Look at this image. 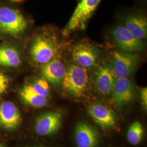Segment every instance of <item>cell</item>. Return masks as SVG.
Returning <instances> with one entry per match:
<instances>
[{"mask_svg":"<svg viewBox=\"0 0 147 147\" xmlns=\"http://www.w3.org/2000/svg\"><path fill=\"white\" fill-rule=\"evenodd\" d=\"M89 82L87 69L76 64H71L67 68L62 83L69 94L75 98L84 96L88 89Z\"/></svg>","mask_w":147,"mask_h":147,"instance_id":"obj_1","label":"cell"},{"mask_svg":"<svg viewBox=\"0 0 147 147\" xmlns=\"http://www.w3.org/2000/svg\"><path fill=\"white\" fill-rule=\"evenodd\" d=\"M58 44L56 39L46 34L34 38L30 49V55L34 63L44 65L57 56Z\"/></svg>","mask_w":147,"mask_h":147,"instance_id":"obj_2","label":"cell"},{"mask_svg":"<svg viewBox=\"0 0 147 147\" xmlns=\"http://www.w3.org/2000/svg\"><path fill=\"white\" fill-rule=\"evenodd\" d=\"M101 0H81L68 24L63 29V34L68 36L73 32L84 30L88 21L97 8Z\"/></svg>","mask_w":147,"mask_h":147,"instance_id":"obj_3","label":"cell"},{"mask_svg":"<svg viewBox=\"0 0 147 147\" xmlns=\"http://www.w3.org/2000/svg\"><path fill=\"white\" fill-rule=\"evenodd\" d=\"M27 27V21L19 11L7 7H0V30L12 36H20Z\"/></svg>","mask_w":147,"mask_h":147,"instance_id":"obj_4","label":"cell"},{"mask_svg":"<svg viewBox=\"0 0 147 147\" xmlns=\"http://www.w3.org/2000/svg\"><path fill=\"white\" fill-rule=\"evenodd\" d=\"M138 61V56L131 53L117 50L111 53L110 66L116 78H127L134 71Z\"/></svg>","mask_w":147,"mask_h":147,"instance_id":"obj_5","label":"cell"},{"mask_svg":"<svg viewBox=\"0 0 147 147\" xmlns=\"http://www.w3.org/2000/svg\"><path fill=\"white\" fill-rule=\"evenodd\" d=\"M71 54L75 64L86 69L93 67L98 62L100 55L96 47L86 42L76 44L72 49Z\"/></svg>","mask_w":147,"mask_h":147,"instance_id":"obj_6","label":"cell"},{"mask_svg":"<svg viewBox=\"0 0 147 147\" xmlns=\"http://www.w3.org/2000/svg\"><path fill=\"white\" fill-rule=\"evenodd\" d=\"M62 116L57 111L48 112L38 117L34 130L38 135L42 136L54 135L62 125Z\"/></svg>","mask_w":147,"mask_h":147,"instance_id":"obj_7","label":"cell"},{"mask_svg":"<svg viewBox=\"0 0 147 147\" xmlns=\"http://www.w3.org/2000/svg\"><path fill=\"white\" fill-rule=\"evenodd\" d=\"M111 33L116 44L123 51L131 53L138 52L144 47L142 40L133 36L123 26L116 27Z\"/></svg>","mask_w":147,"mask_h":147,"instance_id":"obj_8","label":"cell"},{"mask_svg":"<svg viewBox=\"0 0 147 147\" xmlns=\"http://www.w3.org/2000/svg\"><path fill=\"white\" fill-rule=\"evenodd\" d=\"M135 94V86L131 80L128 78H116L111 94L117 106H123L130 103Z\"/></svg>","mask_w":147,"mask_h":147,"instance_id":"obj_9","label":"cell"},{"mask_svg":"<svg viewBox=\"0 0 147 147\" xmlns=\"http://www.w3.org/2000/svg\"><path fill=\"white\" fill-rule=\"evenodd\" d=\"M74 136L77 147H96L100 141L99 133L96 129L84 121L76 125Z\"/></svg>","mask_w":147,"mask_h":147,"instance_id":"obj_10","label":"cell"},{"mask_svg":"<svg viewBox=\"0 0 147 147\" xmlns=\"http://www.w3.org/2000/svg\"><path fill=\"white\" fill-rule=\"evenodd\" d=\"M21 123L20 112L16 105L11 101L0 104V126L8 131H13Z\"/></svg>","mask_w":147,"mask_h":147,"instance_id":"obj_11","label":"cell"},{"mask_svg":"<svg viewBox=\"0 0 147 147\" xmlns=\"http://www.w3.org/2000/svg\"><path fill=\"white\" fill-rule=\"evenodd\" d=\"M88 113L95 123L103 129H111L116 126L113 112L105 105L92 104L88 107Z\"/></svg>","mask_w":147,"mask_h":147,"instance_id":"obj_12","label":"cell"},{"mask_svg":"<svg viewBox=\"0 0 147 147\" xmlns=\"http://www.w3.org/2000/svg\"><path fill=\"white\" fill-rule=\"evenodd\" d=\"M116 79L110 65H101L95 73V87L100 94L108 96L111 94Z\"/></svg>","mask_w":147,"mask_h":147,"instance_id":"obj_13","label":"cell"},{"mask_svg":"<svg viewBox=\"0 0 147 147\" xmlns=\"http://www.w3.org/2000/svg\"><path fill=\"white\" fill-rule=\"evenodd\" d=\"M67 68L63 62L56 56L42 65L41 74L43 78L53 84H60L66 73Z\"/></svg>","mask_w":147,"mask_h":147,"instance_id":"obj_14","label":"cell"},{"mask_svg":"<svg viewBox=\"0 0 147 147\" xmlns=\"http://www.w3.org/2000/svg\"><path fill=\"white\" fill-rule=\"evenodd\" d=\"M123 26L138 39L142 40L147 37V19L141 14H132L126 16Z\"/></svg>","mask_w":147,"mask_h":147,"instance_id":"obj_15","label":"cell"},{"mask_svg":"<svg viewBox=\"0 0 147 147\" xmlns=\"http://www.w3.org/2000/svg\"><path fill=\"white\" fill-rule=\"evenodd\" d=\"M20 53L16 47L9 45L0 46V65L17 67L21 63Z\"/></svg>","mask_w":147,"mask_h":147,"instance_id":"obj_16","label":"cell"},{"mask_svg":"<svg viewBox=\"0 0 147 147\" xmlns=\"http://www.w3.org/2000/svg\"><path fill=\"white\" fill-rule=\"evenodd\" d=\"M21 99L27 105L33 107L39 108L47 104V98L36 93L30 84H25L20 91Z\"/></svg>","mask_w":147,"mask_h":147,"instance_id":"obj_17","label":"cell"},{"mask_svg":"<svg viewBox=\"0 0 147 147\" xmlns=\"http://www.w3.org/2000/svg\"><path fill=\"white\" fill-rule=\"evenodd\" d=\"M144 135V128L138 121L134 122L129 127L127 133L128 142L133 146H136L142 141Z\"/></svg>","mask_w":147,"mask_h":147,"instance_id":"obj_18","label":"cell"},{"mask_svg":"<svg viewBox=\"0 0 147 147\" xmlns=\"http://www.w3.org/2000/svg\"><path fill=\"white\" fill-rule=\"evenodd\" d=\"M30 85L32 89L39 95L47 98L50 94L49 84L44 78L37 79Z\"/></svg>","mask_w":147,"mask_h":147,"instance_id":"obj_19","label":"cell"},{"mask_svg":"<svg viewBox=\"0 0 147 147\" xmlns=\"http://www.w3.org/2000/svg\"><path fill=\"white\" fill-rule=\"evenodd\" d=\"M9 80L7 75L0 72V95L5 93L8 88Z\"/></svg>","mask_w":147,"mask_h":147,"instance_id":"obj_20","label":"cell"},{"mask_svg":"<svg viewBox=\"0 0 147 147\" xmlns=\"http://www.w3.org/2000/svg\"><path fill=\"white\" fill-rule=\"evenodd\" d=\"M141 98L142 100V105L146 110L147 108V88H143L141 90Z\"/></svg>","mask_w":147,"mask_h":147,"instance_id":"obj_21","label":"cell"},{"mask_svg":"<svg viewBox=\"0 0 147 147\" xmlns=\"http://www.w3.org/2000/svg\"><path fill=\"white\" fill-rule=\"evenodd\" d=\"M11 1L13 2H21L24 0H11Z\"/></svg>","mask_w":147,"mask_h":147,"instance_id":"obj_22","label":"cell"},{"mask_svg":"<svg viewBox=\"0 0 147 147\" xmlns=\"http://www.w3.org/2000/svg\"><path fill=\"white\" fill-rule=\"evenodd\" d=\"M0 147H4L1 143H0Z\"/></svg>","mask_w":147,"mask_h":147,"instance_id":"obj_23","label":"cell"}]
</instances>
